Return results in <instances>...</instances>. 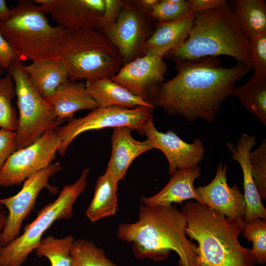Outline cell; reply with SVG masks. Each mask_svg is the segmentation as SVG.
Returning a JSON list of instances; mask_svg holds the SVG:
<instances>
[{
	"instance_id": "cell-11",
	"label": "cell",
	"mask_w": 266,
	"mask_h": 266,
	"mask_svg": "<svg viewBox=\"0 0 266 266\" xmlns=\"http://www.w3.org/2000/svg\"><path fill=\"white\" fill-rule=\"evenodd\" d=\"M62 169L59 163H51L26 180L22 188L17 194L0 199V203L8 211L0 238L2 247L7 245L20 235L23 222L34 209L36 198L42 189H46L53 195L58 193V188L51 185L49 180Z\"/></svg>"
},
{
	"instance_id": "cell-3",
	"label": "cell",
	"mask_w": 266,
	"mask_h": 266,
	"mask_svg": "<svg viewBox=\"0 0 266 266\" xmlns=\"http://www.w3.org/2000/svg\"><path fill=\"white\" fill-rule=\"evenodd\" d=\"M181 211L187 220L186 235L198 243L197 266H255L251 249L238 240L245 225L242 218H227L193 200L186 202Z\"/></svg>"
},
{
	"instance_id": "cell-25",
	"label": "cell",
	"mask_w": 266,
	"mask_h": 266,
	"mask_svg": "<svg viewBox=\"0 0 266 266\" xmlns=\"http://www.w3.org/2000/svg\"><path fill=\"white\" fill-rule=\"evenodd\" d=\"M229 5L250 41L266 33V1L234 0Z\"/></svg>"
},
{
	"instance_id": "cell-4",
	"label": "cell",
	"mask_w": 266,
	"mask_h": 266,
	"mask_svg": "<svg viewBox=\"0 0 266 266\" xmlns=\"http://www.w3.org/2000/svg\"><path fill=\"white\" fill-rule=\"evenodd\" d=\"M219 55L231 56L254 68L250 40L227 1L218 8L197 13L185 42L163 58L176 62Z\"/></svg>"
},
{
	"instance_id": "cell-38",
	"label": "cell",
	"mask_w": 266,
	"mask_h": 266,
	"mask_svg": "<svg viewBox=\"0 0 266 266\" xmlns=\"http://www.w3.org/2000/svg\"><path fill=\"white\" fill-rule=\"evenodd\" d=\"M138 7L144 12L150 13L159 2V0H137Z\"/></svg>"
},
{
	"instance_id": "cell-42",
	"label": "cell",
	"mask_w": 266,
	"mask_h": 266,
	"mask_svg": "<svg viewBox=\"0 0 266 266\" xmlns=\"http://www.w3.org/2000/svg\"></svg>"
},
{
	"instance_id": "cell-13",
	"label": "cell",
	"mask_w": 266,
	"mask_h": 266,
	"mask_svg": "<svg viewBox=\"0 0 266 266\" xmlns=\"http://www.w3.org/2000/svg\"><path fill=\"white\" fill-rule=\"evenodd\" d=\"M166 69L162 57L145 55L122 66L111 79L152 104L155 95L164 82Z\"/></svg>"
},
{
	"instance_id": "cell-34",
	"label": "cell",
	"mask_w": 266,
	"mask_h": 266,
	"mask_svg": "<svg viewBox=\"0 0 266 266\" xmlns=\"http://www.w3.org/2000/svg\"><path fill=\"white\" fill-rule=\"evenodd\" d=\"M104 9L101 16L99 31L100 32L113 25L116 21L122 6L120 0H104Z\"/></svg>"
},
{
	"instance_id": "cell-18",
	"label": "cell",
	"mask_w": 266,
	"mask_h": 266,
	"mask_svg": "<svg viewBox=\"0 0 266 266\" xmlns=\"http://www.w3.org/2000/svg\"><path fill=\"white\" fill-rule=\"evenodd\" d=\"M196 14L189 10L178 19L156 23L154 32L143 46L141 56L150 55L163 58L181 45L188 36Z\"/></svg>"
},
{
	"instance_id": "cell-2",
	"label": "cell",
	"mask_w": 266,
	"mask_h": 266,
	"mask_svg": "<svg viewBox=\"0 0 266 266\" xmlns=\"http://www.w3.org/2000/svg\"><path fill=\"white\" fill-rule=\"evenodd\" d=\"M186 225L185 215L172 204L149 206L141 204L138 220L121 224L116 236L133 243V253L138 260L163 261L172 250L179 257V266H197V245L187 237Z\"/></svg>"
},
{
	"instance_id": "cell-36",
	"label": "cell",
	"mask_w": 266,
	"mask_h": 266,
	"mask_svg": "<svg viewBox=\"0 0 266 266\" xmlns=\"http://www.w3.org/2000/svg\"><path fill=\"white\" fill-rule=\"evenodd\" d=\"M15 60L16 57L13 49L0 31V66L8 70Z\"/></svg>"
},
{
	"instance_id": "cell-19",
	"label": "cell",
	"mask_w": 266,
	"mask_h": 266,
	"mask_svg": "<svg viewBox=\"0 0 266 266\" xmlns=\"http://www.w3.org/2000/svg\"><path fill=\"white\" fill-rule=\"evenodd\" d=\"M132 131L127 127H117L113 129L111 135V154L106 170L119 181L125 178L129 167L136 158L155 149L148 138L143 141L134 139Z\"/></svg>"
},
{
	"instance_id": "cell-26",
	"label": "cell",
	"mask_w": 266,
	"mask_h": 266,
	"mask_svg": "<svg viewBox=\"0 0 266 266\" xmlns=\"http://www.w3.org/2000/svg\"><path fill=\"white\" fill-rule=\"evenodd\" d=\"M231 95L236 96L246 110L266 126V74L254 73L244 84L235 87Z\"/></svg>"
},
{
	"instance_id": "cell-32",
	"label": "cell",
	"mask_w": 266,
	"mask_h": 266,
	"mask_svg": "<svg viewBox=\"0 0 266 266\" xmlns=\"http://www.w3.org/2000/svg\"><path fill=\"white\" fill-rule=\"evenodd\" d=\"M189 11L187 1L184 0H161L149 13L158 23L178 19Z\"/></svg>"
},
{
	"instance_id": "cell-5",
	"label": "cell",
	"mask_w": 266,
	"mask_h": 266,
	"mask_svg": "<svg viewBox=\"0 0 266 266\" xmlns=\"http://www.w3.org/2000/svg\"><path fill=\"white\" fill-rule=\"evenodd\" d=\"M0 31L16 57L22 62L62 58L70 41L71 30L51 25L47 13L34 0H21L10 8Z\"/></svg>"
},
{
	"instance_id": "cell-15",
	"label": "cell",
	"mask_w": 266,
	"mask_h": 266,
	"mask_svg": "<svg viewBox=\"0 0 266 266\" xmlns=\"http://www.w3.org/2000/svg\"><path fill=\"white\" fill-rule=\"evenodd\" d=\"M58 26L68 30H99L104 0H34Z\"/></svg>"
},
{
	"instance_id": "cell-30",
	"label": "cell",
	"mask_w": 266,
	"mask_h": 266,
	"mask_svg": "<svg viewBox=\"0 0 266 266\" xmlns=\"http://www.w3.org/2000/svg\"><path fill=\"white\" fill-rule=\"evenodd\" d=\"M243 236L253 243L251 251L256 263H266V219L256 218L245 223Z\"/></svg>"
},
{
	"instance_id": "cell-27",
	"label": "cell",
	"mask_w": 266,
	"mask_h": 266,
	"mask_svg": "<svg viewBox=\"0 0 266 266\" xmlns=\"http://www.w3.org/2000/svg\"><path fill=\"white\" fill-rule=\"evenodd\" d=\"M74 240L71 235L60 238L48 235L41 239L35 253L39 257H46L51 266H71L70 252Z\"/></svg>"
},
{
	"instance_id": "cell-24",
	"label": "cell",
	"mask_w": 266,
	"mask_h": 266,
	"mask_svg": "<svg viewBox=\"0 0 266 266\" xmlns=\"http://www.w3.org/2000/svg\"><path fill=\"white\" fill-rule=\"evenodd\" d=\"M119 181L109 171L99 177L92 201L85 214L92 223L115 215L118 211Z\"/></svg>"
},
{
	"instance_id": "cell-17",
	"label": "cell",
	"mask_w": 266,
	"mask_h": 266,
	"mask_svg": "<svg viewBox=\"0 0 266 266\" xmlns=\"http://www.w3.org/2000/svg\"><path fill=\"white\" fill-rule=\"evenodd\" d=\"M256 142V136L244 133L235 146L230 142L226 143L232 159L238 163L242 170L243 195L246 202V211L242 219L245 223L256 218L266 219V209L254 182L249 164V153Z\"/></svg>"
},
{
	"instance_id": "cell-14",
	"label": "cell",
	"mask_w": 266,
	"mask_h": 266,
	"mask_svg": "<svg viewBox=\"0 0 266 266\" xmlns=\"http://www.w3.org/2000/svg\"><path fill=\"white\" fill-rule=\"evenodd\" d=\"M152 143L154 148L160 150L168 164V174L172 176L177 170L193 168L203 159L205 149L201 140L196 138L189 143L181 139L174 132L158 131L152 117L145 123L142 132Z\"/></svg>"
},
{
	"instance_id": "cell-7",
	"label": "cell",
	"mask_w": 266,
	"mask_h": 266,
	"mask_svg": "<svg viewBox=\"0 0 266 266\" xmlns=\"http://www.w3.org/2000/svg\"><path fill=\"white\" fill-rule=\"evenodd\" d=\"M90 172L85 168L73 184L64 187L58 198L41 209L35 219L24 228V232L0 249V266H21L39 245L44 233L53 223L73 216V206L87 184Z\"/></svg>"
},
{
	"instance_id": "cell-21",
	"label": "cell",
	"mask_w": 266,
	"mask_h": 266,
	"mask_svg": "<svg viewBox=\"0 0 266 266\" xmlns=\"http://www.w3.org/2000/svg\"><path fill=\"white\" fill-rule=\"evenodd\" d=\"M45 100L51 106L55 116L64 121L72 119L76 111H92L99 107L87 91L85 82L69 80Z\"/></svg>"
},
{
	"instance_id": "cell-31",
	"label": "cell",
	"mask_w": 266,
	"mask_h": 266,
	"mask_svg": "<svg viewBox=\"0 0 266 266\" xmlns=\"http://www.w3.org/2000/svg\"><path fill=\"white\" fill-rule=\"evenodd\" d=\"M249 164L252 176L263 200H266V140L255 150L250 151Z\"/></svg>"
},
{
	"instance_id": "cell-40",
	"label": "cell",
	"mask_w": 266,
	"mask_h": 266,
	"mask_svg": "<svg viewBox=\"0 0 266 266\" xmlns=\"http://www.w3.org/2000/svg\"><path fill=\"white\" fill-rule=\"evenodd\" d=\"M4 206L0 203V238L7 217V214L4 210ZM1 247L2 246L0 243V249Z\"/></svg>"
},
{
	"instance_id": "cell-37",
	"label": "cell",
	"mask_w": 266,
	"mask_h": 266,
	"mask_svg": "<svg viewBox=\"0 0 266 266\" xmlns=\"http://www.w3.org/2000/svg\"><path fill=\"white\" fill-rule=\"evenodd\" d=\"M225 0H187L190 10L196 13L203 12L218 8Z\"/></svg>"
},
{
	"instance_id": "cell-20",
	"label": "cell",
	"mask_w": 266,
	"mask_h": 266,
	"mask_svg": "<svg viewBox=\"0 0 266 266\" xmlns=\"http://www.w3.org/2000/svg\"><path fill=\"white\" fill-rule=\"evenodd\" d=\"M200 174L199 166L178 170L159 193L151 197H141L140 202L149 206H168L173 202L181 204L185 200L195 199L201 203L194 187V181Z\"/></svg>"
},
{
	"instance_id": "cell-28",
	"label": "cell",
	"mask_w": 266,
	"mask_h": 266,
	"mask_svg": "<svg viewBox=\"0 0 266 266\" xmlns=\"http://www.w3.org/2000/svg\"><path fill=\"white\" fill-rule=\"evenodd\" d=\"M70 254L71 266H118L108 258L102 249L85 239L74 240Z\"/></svg>"
},
{
	"instance_id": "cell-23",
	"label": "cell",
	"mask_w": 266,
	"mask_h": 266,
	"mask_svg": "<svg viewBox=\"0 0 266 266\" xmlns=\"http://www.w3.org/2000/svg\"><path fill=\"white\" fill-rule=\"evenodd\" d=\"M86 89L99 107L121 106L134 108L138 106L155 107L124 87L105 78L85 82Z\"/></svg>"
},
{
	"instance_id": "cell-35",
	"label": "cell",
	"mask_w": 266,
	"mask_h": 266,
	"mask_svg": "<svg viewBox=\"0 0 266 266\" xmlns=\"http://www.w3.org/2000/svg\"><path fill=\"white\" fill-rule=\"evenodd\" d=\"M15 132L0 129V171L10 155L15 151Z\"/></svg>"
},
{
	"instance_id": "cell-10",
	"label": "cell",
	"mask_w": 266,
	"mask_h": 266,
	"mask_svg": "<svg viewBox=\"0 0 266 266\" xmlns=\"http://www.w3.org/2000/svg\"><path fill=\"white\" fill-rule=\"evenodd\" d=\"M122 1L115 22L100 32L117 48L124 65L141 56L156 22L138 7L136 0Z\"/></svg>"
},
{
	"instance_id": "cell-6",
	"label": "cell",
	"mask_w": 266,
	"mask_h": 266,
	"mask_svg": "<svg viewBox=\"0 0 266 266\" xmlns=\"http://www.w3.org/2000/svg\"><path fill=\"white\" fill-rule=\"evenodd\" d=\"M71 31L68 46L62 58L69 80L111 78L118 72L123 66L121 57L103 33L95 29Z\"/></svg>"
},
{
	"instance_id": "cell-12",
	"label": "cell",
	"mask_w": 266,
	"mask_h": 266,
	"mask_svg": "<svg viewBox=\"0 0 266 266\" xmlns=\"http://www.w3.org/2000/svg\"><path fill=\"white\" fill-rule=\"evenodd\" d=\"M62 139L56 130L45 132L32 144L13 152L0 171V186L20 185L55 158Z\"/></svg>"
},
{
	"instance_id": "cell-33",
	"label": "cell",
	"mask_w": 266,
	"mask_h": 266,
	"mask_svg": "<svg viewBox=\"0 0 266 266\" xmlns=\"http://www.w3.org/2000/svg\"><path fill=\"white\" fill-rule=\"evenodd\" d=\"M255 74H266V33L250 41Z\"/></svg>"
},
{
	"instance_id": "cell-9",
	"label": "cell",
	"mask_w": 266,
	"mask_h": 266,
	"mask_svg": "<svg viewBox=\"0 0 266 266\" xmlns=\"http://www.w3.org/2000/svg\"><path fill=\"white\" fill-rule=\"evenodd\" d=\"M154 107L138 106L128 108L121 106L98 107L84 117L69 119L59 126L57 132L62 139L58 153L63 156L79 135L87 131L124 127L142 134L145 123L152 117Z\"/></svg>"
},
{
	"instance_id": "cell-39",
	"label": "cell",
	"mask_w": 266,
	"mask_h": 266,
	"mask_svg": "<svg viewBox=\"0 0 266 266\" xmlns=\"http://www.w3.org/2000/svg\"><path fill=\"white\" fill-rule=\"evenodd\" d=\"M11 10L4 0H0V22L7 21L10 18Z\"/></svg>"
},
{
	"instance_id": "cell-8",
	"label": "cell",
	"mask_w": 266,
	"mask_h": 266,
	"mask_svg": "<svg viewBox=\"0 0 266 266\" xmlns=\"http://www.w3.org/2000/svg\"><path fill=\"white\" fill-rule=\"evenodd\" d=\"M7 72L14 83L19 110L16 151L32 144L45 132L56 130L64 120L55 116L51 106L35 89L22 62L15 60Z\"/></svg>"
},
{
	"instance_id": "cell-29",
	"label": "cell",
	"mask_w": 266,
	"mask_h": 266,
	"mask_svg": "<svg viewBox=\"0 0 266 266\" xmlns=\"http://www.w3.org/2000/svg\"><path fill=\"white\" fill-rule=\"evenodd\" d=\"M0 75V127L15 132L17 128V111L12 101L16 96L15 85L11 75Z\"/></svg>"
},
{
	"instance_id": "cell-16",
	"label": "cell",
	"mask_w": 266,
	"mask_h": 266,
	"mask_svg": "<svg viewBox=\"0 0 266 266\" xmlns=\"http://www.w3.org/2000/svg\"><path fill=\"white\" fill-rule=\"evenodd\" d=\"M227 166L219 163L215 176L208 184L195 188L201 203L227 218H243L246 211L243 194L236 185L227 183Z\"/></svg>"
},
{
	"instance_id": "cell-1",
	"label": "cell",
	"mask_w": 266,
	"mask_h": 266,
	"mask_svg": "<svg viewBox=\"0 0 266 266\" xmlns=\"http://www.w3.org/2000/svg\"><path fill=\"white\" fill-rule=\"evenodd\" d=\"M175 63L177 74L161 85L152 103L189 122L215 121L222 102L251 69L241 63L224 67L217 57L211 56Z\"/></svg>"
},
{
	"instance_id": "cell-22",
	"label": "cell",
	"mask_w": 266,
	"mask_h": 266,
	"mask_svg": "<svg viewBox=\"0 0 266 266\" xmlns=\"http://www.w3.org/2000/svg\"><path fill=\"white\" fill-rule=\"evenodd\" d=\"M23 68L37 92L45 99L69 80L67 68L62 58L33 62Z\"/></svg>"
},
{
	"instance_id": "cell-41",
	"label": "cell",
	"mask_w": 266,
	"mask_h": 266,
	"mask_svg": "<svg viewBox=\"0 0 266 266\" xmlns=\"http://www.w3.org/2000/svg\"><path fill=\"white\" fill-rule=\"evenodd\" d=\"M4 73V69L0 66V75H1L3 74Z\"/></svg>"
}]
</instances>
